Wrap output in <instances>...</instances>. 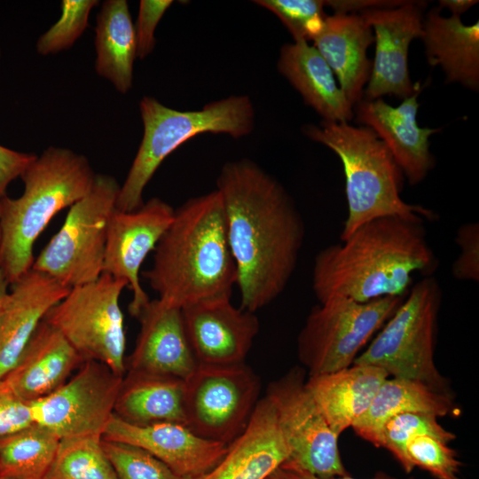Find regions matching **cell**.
Listing matches in <instances>:
<instances>
[{
    "instance_id": "obj_1",
    "label": "cell",
    "mask_w": 479,
    "mask_h": 479,
    "mask_svg": "<svg viewBox=\"0 0 479 479\" xmlns=\"http://www.w3.org/2000/svg\"><path fill=\"white\" fill-rule=\"evenodd\" d=\"M240 308L255 312L286 289L305 236L302 216L283 185L248 159L226 162L216 180Z\"/></svg>"
},
{
    "instance_id": "obj_2",
    "label": "cell",
    "mask_w": 479,
    "mask_h": 479,
    "mask_svg": "<svg viewBox=\"0 0 479 479\" xmlns=\"http://www.w3.org/2000/svg\"><path fill=\"white\" fill-rule=\"evenodd\" d=\"M420 216H385L357 227L315 256L312 290L319 302L341 296L366 302L405 297L416 273L431 276L438 261Z\"/></svg>"
},
{
    "instance_id": "obj_3",
    "label": "cell",
    "mask_w": 479,
    "mask_h": 479,
    "mask_svg": "<svg viewBox=\"0 0 479 479\" xmlns=\"http://www.w3.org/2000/svg\"><path fill=\"white\" fill-rule=\"evenodd\" d=\"M143 276L160 300L178 308L231 297L237 273L217 190L192 197L175 209Z\"/></svg>"
},
{
    "instance_id": "obj_4",
    "label": "cell",
    "mask_w": 479,
    "mask_h": 479,
    "mask_svg": "<svg viewBox=\"0 0 479 479\" xmlns=\"http://www.w3.org/2000/svg\"><path fill=\"white\" fill-rule=\"evenodd\" d=\"M95 177L84 155L50 146L21 174L22 194L0 199V271L10 285L32 269L35 243L51 220L83 198Z\"/></svg>"
},
{
    "instance_id": "obj_5",
    "label": "cell",
    "mask_w": 479,
    "mask_h": 479,
    "mask_svg": "<svg viewBox=\"0 0 479 479\" xmlns=\"http://www.w3.org/2000/svg\"><path fill=\"white\" fill-rule=\"evenodd\" d=\"M302 132L330 148L342 163L348 214L341 241L361 224L381 216H420L428 221L437 218L433 210L401 198L403 173L372 129L322 121L318 125L305 124Z\"/></svg>"
},
{
    "instance_id": "obj_6",
    "label": "cell",
    "mask_w": 479,
    "mask_h": 479,
    "mask_svg": "<svg viewBox=\"0 0 479 479\" xmlns=\"http://www.w3.org/2000/svg\"><path fill=\"white\" fill-rule=\"evenodd\" d=\"M143 138L122 185L116 208L132 211L144 203L143 192L155 171L171 153L202 133L228 134L240 138L255 126V109L248 96H230L200 110L180 111L152 97L139 102Z\"/></svg>"
},
{
    "instance_id": "obj_7",
    "label": "cell",
    "mask_w": 479,
    "mask_h": 479,
    "mask_svg": "<svg viewBox=\"0 0 479 479\" xmlns=\"http://www.w3.org/2000/svg\"><path fill=\"white\" fill-rule=\"evenodd\" d=\"M442 289L433 276L415 285L353 364L384 370L389 377L419 381L452 393L435 361Z\"/></svg>"
},
{
    "instance_id": "obj_8",
    "label": "cell",
    "mask_w": 479,
    "mask_h": 479,
    "mask_svg": "<svg viewBox=\"0 0 479 479\" xmlns=\"http://www.w3.org/2000/svg\"><path fill=\"white\" fill-rule=\"evenodd\" d=\"M120 188L114 177L96 174L90 191L69 208L32 269L68 288L96 280L103 273L108 224Z\"/></svg>"
},
{
    "instance_id": "obj_9",
    "label": "cell",
    "mask_w": 479,
    "mask_h": 479,
    "mask_svg": "<svg viewBox=\"0 0 479 479\" xmlns=\"http://www.w3.org/2000/svg\"><path fill=\"white\" fill-rule=\"evenodd\" d=\"M404 298L359 302L335 296L313 307L297 337V355L309 376L353 365Z\"/></svg>"
},
{
    "instance_id": "obj_10",
    "label": "cell",
    "mask_w": 479,
    "mask_h": 479,
    "mask_svg": "<svg viewBox=\"0 0 479 479\" xmlns=\"http://www.w3.org/2000/svg\"><path fill=\"white\" fill-rule=\"evenodd\" d=\"M125 281L102 273L96 280L70 288L46 314L83 360H95L116 374L126 373V332L120 305Z\"/></svg>"
},
{
    "instance_id": "obj_11",
    "label": "cell",
    "mask_w": 479,
    "mask_h": 479,
    "mask_svg": "<svg viewBox=\"0 0 479 479\" xmlns=\"http://www.w3.org/2000/svg\"><path fill=\"white\" fill-rule=\"evenodd\" d=\"M185 424L229 445L246 429L259 401L260 381L244 363L201 365L184 380Z\"/></svg>"
},
{
    "instance_id": "obj_12",
    "label": "cell",
    "mask_w": 479,
    "mask_h": 479,
    "mask_svg": "<svg viewBox=\"0 0 479 479\" xmlns=\"http://www.w3.org/2000/svg\"><path fill=\"white\" fill-rule=\"evenodd\" d=\"M304 371L294 367L271 382L265 396L275 410L288 446L287 462L321 478L349 475L338 438L306 387Z\"/></svg>"
},
{
    "instance_id": "obj_13",
    "label": "cell",
    "mask_w": 479,
    "mask_h": 479,
    "mask_svg": "<svg viewBox=\"0 0 479 479\" xmlns=\"http://www.w3.org/2000/svg\"><path fill=\"white\" fill-rule=\"evenodd\" d=\"M123 376L85 360L58 389L29 403L33 422L59 439L99 436L112 419Z\"/></svg>"
},
{
    "instance_id": "obj_14",
    "label": "cell",
    "mask_w": 479,
    "mask_h": 479,
    "mask_svg": "<svg viewBox=\"0 0 479 479\" xmlns=\"http://www.w3.org/2000/svg\"><path fill=\"white\" fill-rule=\"evenodd\" d=\"M425 2L404 1L392 7L371 8L359 14L374 32L375 54L363 98L386 95L404 99L420 89L408 70L411 43L422 35Z\"/></svg>"
},
{
    "instance_id": "obj_15",
    "label": "cell",
    "mask_w": 479,
    "mask_h": 479,
    "mask_svg": "<svg viewBox=\"0 0 479 479\" xmlns=\"http://www.w3.org/2000/svg\"><path fill=\"white\" fill-rule=\"evenodd\" d=\"M174 211L155 197L132 211L115 208L110 217L103 273L127 283L132 293L129 312L134 318L150 301L140 282V269L170 224Z\"/></svg>"
},
{
    "instance_id": "obj_16",
    "label": "cell",
    "mask_w": 479,
    "mask_h": 479,
    "mask_svg": "<svg viewBox=\"0 0 479 479\" xmlns=\"http://www.w3.org/2000/svg\"><path fill=\"white\" fill-rule=\"evenodd\" d=\"M184 326L198 364L244 363L260 324L255 314L231 302L229 296L201 300L181 308Z\"/></svg>"
},
{
    "instance_id": "obj_17",
    "label": "cell",
    "mask_w": 479,
    "mask_h": 479,
    "mask_svg": "<svg viewBox=\"0 0 479 479\" xmlns=\"http://www.w3.org/2000/svg\"><path fill=\"white\" fill-rule=\"evenodd\" d=\"M102 439L138 447L169 467L182 479L200 476L225 455L228 445L205 439L185 424L135 425L112 416Z\"/></svg>"
},
{
    "instance_id": "obj_18",
    "label": "cell",
    "mask_w": 479,
    "mask_h": 479,
    "mask_svg": "<svg viewBox=\"0 0 479 479\" xmlns=\"http://www.w3.org/2000/svg\"><path fill=\"white\" fill-rule=\"evenodd\" d=\"M420 89L403 99L398 106H389L382 98H362L354 106L357 122L376 133L410 185L420 184L434 168L429 137L439 131L421 128L417 122Z\"/></svg>"
},
{
    "instance_id": "obj_19",
    "label": "cell",
    "mask_w": 479,
    "mask_h": 479,
    "mask_svg": "<svg viewBox=\"0 0 479 479\" xmlns=\"http://www.w3.org/2000/svg\"><path fill=\"white\" fill-rule=\"evenodd\" d=\"M139 332L126 373L185 380L198 365L185 334L181 308L150 300L139 311Z\"/></svg>"
},
{
    "instance_id": "obj_20",
    "label": "cell",
    "mask_w": 479,
    "mask_h": 479,
    "mask_svg": "<svg viewBox=\"0 0 479 479\" xmlns=\"http://www.w3.org/2000/svg\"><path fill=\"white\" fill-rule=\"evenodd\" d=\"M11 287L0 316V380L14 366L48 311L70 290L33 269Z\"/></svg>"
},
{
    "instance_id": "obj_21",
    "label": "cell",
    "mask_w": 479,
    "mask_h": 479,
    "mask_svg": "<svg viewBox=\"0 0 479 479\" xmlns=\"http://www.w3.org/2000/svg\"><path fill=\"white\" fill-rule=\"evenodd\" d=\"M289 456L273 405L264 396L224 458L205 474L191 479H267Z\"/></svg>"
},
{
    "instance_id": "obj_22",
    "label": "cell",
    "mask_w": 479,
    "mask_h": 479,
    "mask_svg": "<svg viewBox=\"0 0 479 479\" xmlns=\"http://www.w3.org/2000/svg\"><path fill=\"white\" fill-rule=\"evenodd\" d=\"M83 361L63 334L43 319L4 379L20 399L30 403L58 389Z\"/></svg>"
},
{
    "instance_id": "obj_23",
    "label": "cell",
    "mask_w": 479,
    "mask_h": 479,
    "mask_svg": "<svg viewBox=\"0 0 479 479\" xmlns=\"http://www.w3.org/2000/svg\"><path fill=\"white\" fill-rule=\"evenodd\" d=\"M312 41L354 107L363 98L370 76L367 49L374 41L372 27L359 13H334L326 15Z\"/></svg>"
},
{
    "instance_id": "obj_24",
    "label": "cell",
    "mask_w": 479,
    "mask_h": 479,
    "mask_svg": "<svg viewBox=\"0 0 479 479\" xmlns=\"http://www.w3.org/2000/svg\"><path fill=\"white\" fill-rule=\"evenodd\" d=\"M388 373L369 365L353 364L309 376L306 387L334 433L340 436L370 406Z\"/></svg>"
},
{
    "instance_id": "obj_25",
    "label": "cell",
    "mask_w": 479,
    "mask_h": 479,
    "mask_svg": "<svg viewBox=\"0 0 479 479\" xmlns=\"http://www.w3.org/2000/svg\"><path fill=\"white\" fill-rule=\"evenodd\" d=\"M434 7L423 18L420 39L431 67H440L446 82L479 89V22L464 24L460 17H444Z\"/></svg>"
},
{
    "instance_id": "obj_26",
    "label": "cell",
    "mask_w": 479,
    "mask_h": 479,
    "mask_svg": "<svg viewBox=\"0 0 479 479\" xmlns=\"http://www.w3.org/2000/svg\"><path fill=\"white\" fill-rule=\"evenodd\" d=\"M279 72L300 93L322 121L348 122L354 107L337 85L335 75L326 61L308 42L286 43L277 63Z\"/></svg>"
},
{
    "instance_id": "obj_27",
    "label": "cell",
    "mask_w": 479,
    "mask_h": 479,
    "mask_svg": "<svg viewBox=\"0 0 479 479\" xmlns=\"http://www.w3.org/2000/svg\"><path fill=\"white\" fill-rule=\"evenodd\" d=\"M455 411L453 393L419 381L389 376L380 386L368 409L351 428L364 440L380 447L381 430L394 416L423 412L440 418Z\"/></svg>"
},
{
    "instance_id": "obj_28",
    "label": "cell",
    "mask_w": 479,
    "mask_h": 479,
    "mask_svg": "<svg viewBox=\"0 0 479 479\" xmlns=\"http://www.w3.org/2000/svg\"><path fill=\"white\" fill-rule=\"evenodd\" d=\"M184 395L183 379L126 373L114 413L135 425L160 422L185 424Z\"/></svg>"
},
{
    "instance_id": "obj_29",
    "label": "cell",
    "mask_w": 479,
    "mask_h": 479,
    "mask_svg": "<svg viewBox=\"0 0 479 479\" xmlns=\"http://www.w3.org/2000/svg\"><path fill=\"white\" fill-rule=\"evenodd\" d=\"M97 74L125 94L132 87L137 57L135 27L126 0H106L97 18L95 29Z\"/></svg>"
},
{
    "instance_id": "obj_30",
    "label": "cell",
    "mask_w": 479,
    "mask_h": 479,
    "mask_svg": "<svg viewBox=\"0 0 479 479\" xmlns=\"http://www.w3.org/2000/svg\"><path fill=\"white\" fill-rule=\"evenodd\" d=\"M59 438L35 422L0 437V476L44 479L54 460Z\"/></svg>"
},
{
    "instance_id": "obj_31",
    "label": "cell",
    "mask_w": 479,
    "mask_h": 479,
    "mask_svg": "<svg viewBox=\"0 0 479 479\" xmlns=\"http://www.w3.org/2000/svg\"><path fill=\"white\" fill-rule=\"evenodd\" d=\"M44 479H118L103 448L102 437L60 439Z\"/></svg>"
},
{
    "instance_id": "obj_32",
    "label": "cell",
    "mask_w": 479,
    "mask_h": 479,
    "mask_svg": "<svg viewBox=\"0 0 479 479\" xmlns=\"http://www.w3.org/2000/svg\"><path fill=\"white\" fill-rule=\"evenodd\" d=\"M419 435H430L447 444L456 439L455 434L444 428L437 417L423 412H406L385 422L380 434V447L391 452L409 474L413 468L407 458L406 444Z\"/></svg>"
},
{
    "instance_id": "obj_33",
    "label": "cell",
    "mask_w": 479,
    "mask_h": 479,
    "mask_svg": "<svg viewBox=\"0 0 479 479\" xmlns=\"http://www.w3.org/2000/svg\"><path fill=\"white\" fill-rule=\"evenodd\" d=\"M98 4L97 0H63L60 18L37 40V52L46 56L72 47L87 27L90 13Z\"/></svg>"
},
{
    "instance_id": "obj_34",
    "label": "cell",
    "mask_w": 479,
    "mask_h": 479,
    "mask_svg": "<svg viewBox=\"0 0 479 479\" xmlns=\"http://www.w3.org/2000/svg\"><path fill=\"white\" fill-rule=\"evenodd\" d=\"M254 3L274 13L294 42L313 40L327 15L323 0H256Z\"/></svg>"
},
{
    "instance_id": "obj_35",
    "label": "cell",
    "mask_w": 479,
    "mask_h": 479,
    "mask_svg": "<svg viewBox=\"0 0 479 479\" xmlns=\"http://www.w3.org/2000/svg\"><path fill=\"white\" fill-rule=\"evenodd\" d=\"M118 479H182L147 452L127 444L102 439Z\"/></svg>"
},
{
    "instance_id": "obj_36",
    "label": "cell",
    "mask_w": 479,
    "mask_h": 479,
    "mask_svg": "<svg viewBox=\"0 0 479 479\" xmlns=\"http://www.w3.org/2000/svg\"><path fill=\"white\" fill-rule=\"evenodd\" d=\"M406 454L411 467H418L436 479H461V463L449 444L430 435H419L406 444Z\"/></svg>"
},
{
    "instance_id": "obj_37",
    "label": "cell",
    "mask_w": 479,
    "mask_h": 479,
    "mask_svg": "<svg viewBox=\"0 0 479 479\" xmlns=\"http://www.w3.org/2000/svg\"><path fill=\"white\" fill-rule=\"evenodd\" d=\"M455 241L459 254L452 266V276L459 280H479V224L467 223L457 231Z\"/></svg>"
},
{
    "instance_id": "obj_38",
    "label": "cell",
    "mask_w": 479,
    "mask_h": 479,
    "mask_svg": "<svg viewBox=\"0 0 479 479\" xmlns=\"http://www.w3.org/2000/svg\"><path fill=\"white\" fill-rule=\"evenodd\" d=\"M173 4L171 0H141L135 27L137 57H147L155 46L154 31L165 12Z\"/></svg>"
},
{
    "instance_id": "obj_39",
    "label": "cell",
    "mask_w": 479,
    "mask_h": 479,
    "mask_svg": "<svg viewBox=\"0 0 479 479\" xmlns=\"http://www.w3.org/2000/svg\"><path fill=\"white\" fill-rule=\"evenodd\" d=\"M31 423L29 403L20 399L4 379L0 380V437Z\"/></svg>"
},
{
    "instance_id": "obj_40",
    "label": "cell",
    "mask_w": 479,
    "mask_h": 479,
    "mask_svg": "<svg viewBox=\"0 0 479 479\" xmlns=\"http://www.w3.org/2000/svg\"><path fill=\"white\" fill-rule=\"evenodd\" d=\"M35 158L34 153L17 152L0 145V199L6 196L9 185L20 177Z\"/></svg>"
},
{
    "instance_id": "obj_41",
    "label": "cell",
    "mask_w": 479,
    "mask_h": 479,
    "mask_svg": "<svg viewBox=\"0 0 479 479\" xmlns=\"http://www.w3.org/2000/svg\"><path fill=\"white\" fill-rule=\"evenodd\" d=\"M404 1H378V0H334L325 1L326 6L332 8L334 13H357L365 10L379 7H392L399 5Z\"/></svg>"
},
{
    "instance_id": "obj_42",
    "label": "cell",
    "mask_w": 479,
    "mask_h": 479,
    "mask_svg": "<svg viewBox=\"0 0 479 479\" xmlns=\"http://www.w3.org/2000/svg\"><path fill=\"white\" fill-rule=\"evenodd\" d=\"M270 479H358L354 478L349 475L345 476H337L331 478H321L317 475H314L287 461L283 463L274 472H272L270 476ZM369 479H397L390 475H388L384 473H379L373 477Z\"/></svg>"
},
{
    "instance_id": "obj_43",
    "label": "cell",
    "mask_w": 479,
    "mask_h": 479,
    "mask_svg": "<svg viewBox=\"0 0 479 479\" xmlns=\"http://www.w3.org/2000/svg\"><path fill=\"white\" fill-rule=\"evenodd\" d=\"M477 3L478 1L475 0H440L438 7L440 9L446 8L451 12L452 15L460 17L462 13L468 11Z\"/></svg>"
},
{
    "instance_id": "obj_44",
    "label": "cell",
    "mask_w": 479,
    "mask_h": 479,
    "mask_svg": "<svg viewBox=\"0 0 479 479\" xmlns=\"http://www.w3.org/2000/svg\"><path fill=\"white\" fill-rule=\"evenodd\" d=\"M10 286L11 285L4 277V273L0 271V316L9 295L10 291L8 287Z\"/></svg>"
},
{
    "instance_id": "obj_45",
    "label": "cell",
    "mask_w": 479,
    "mask_h": 479,
    "mask_svg": "<svg viewBox=\"0 0 479 479\" xmlns=\"http://www.w3.org/2000/svg\"><path fill=\"white\" fill-rule=\"evenodd\" d=\"M0 246H1V227H0Z\"/></svg>"
},
{
    "instance_id": "obj_46",
    "label": "cell",
    "mask_w": 479,
    "mask_h": 479,
    "mask_svg": "<svg viewBox=\"0 0 479 479\" xmlns=\"http://www.w3.org/2000/svg\"><path fill=\"white\" fill-rule=\"evenodd\" d=\"M407 479H415V478H413V477H409V478H407Z\"/></svg>"
},
{
    "instance_id": "obj_47",
    "label": "cell",
    "mask_w": 479,
    "mask_h": 479,
    "mask_svg": "<svg viewBox=\"0 0 479 479\" xmlns=\"http://www.w3.org/2000/svg\"><path fill=\"white\" fill-rule=\"evenodd\" d=\"M0 479H5V478L0 476Z\"/></svg>"
},
{
    "instance_id": "obj_48",
    "label": "cell",
    "mask_w": 479,
    "mask_h": 479,
    "mask_svg": "<svg viewBox=\"0 0 479 479\" xmlns=\"http://www.w3.org/2000/svg\"><path fill=\"white\" fill-rule=\"evenodd\" d=\"M0 57H1V49H0Z\"/></svg>"
},
{
    "instance_id": "obj_49",
    "label": "cell",
    "mask_w": 479,
    "mask_h": 479,
    "mask_svg": "<svg viewBox=\"0 0 479 479\" xmlns=\"http://www.w3.org/2000/svg\"><path fill=\"white\" fill-rule=\"evenodd\" d=\"M267 479H270L269 477Z\"/></svg>"
}]
</instances>
